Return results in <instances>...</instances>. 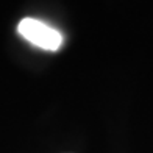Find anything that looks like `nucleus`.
I'll return each mask as SVG.
<instances>
[{
	"instance_id": "1",
	"label": "nucleus",
	"mask_w": 153,
	"mask_h": 153,
	"mask_svg": "<svg viewBox=\"0 0 153 153\" xmlns=\"http://www.w3.org/2000/svg\"><path fill=\"white\" fill-rule=\"evenodd\" d=\"M17 31L30 44L41 47L44 50L56 52L62 45V34L39 19L33 17L22 19L17 25Z\"/></svg>"
}]
</instances>
